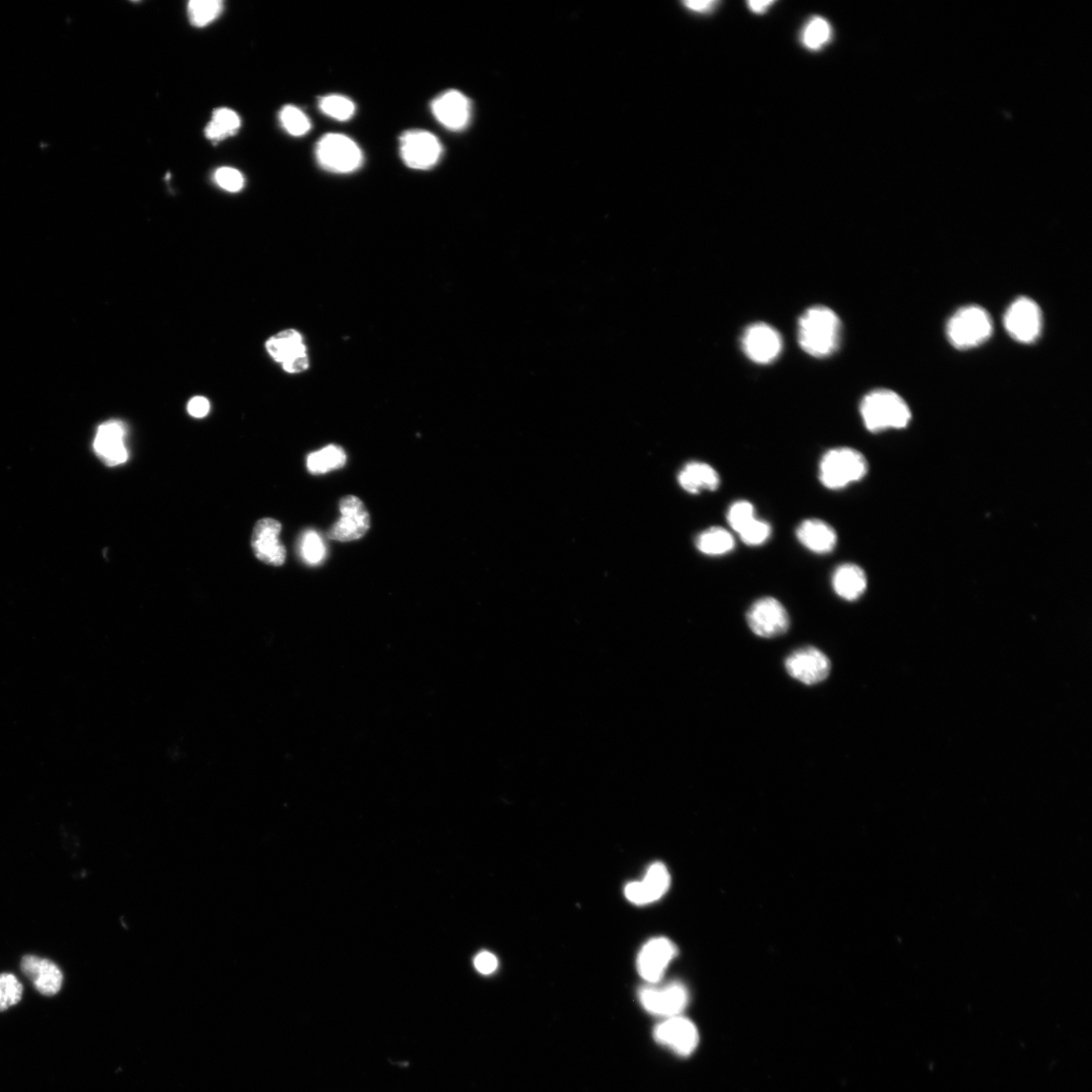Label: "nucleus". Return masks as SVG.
I'll use <instances>...</instances> for the list:
<instances>
[{
    "instance_id": "1",
    "label": "nucleus",
    "mask_w": 1092,
    "mask_h": 1092,
    "mask_svg": "<svg viewBox=\"0 0 1092 1092\" xmlns=\"http://www.w3.org/2000/svg\"><path fill=\"white\" fill-rule=\"evenodd\" d=\"M842 323L838 315L825 306L811 307L800 317L799 342L813 357H827L841 343Z\"/></svg>"
},
{
    "instance_id": "2",
    "label": "nucleus",
    "mask_w": 1092,
    "mask_h": 1092,
    "mask_svg": "<svg viewBox=\"0 0 1092 1092\" xmlns=\"http://www.w3.org/2000/svg\"><path fill=\"white\" fill-rule=\"evenodd\" d=\"M860 413L865 427L873 433L904 428L911 419L910 409L902 396L884 389L866 394Z\"/></svg>"
},
{
    "instance_id": "3",
    "label": "nucleus",
    "mask_w": 1092,
    "mask_h": 1092,
    "mask_svg": "<svg viewBox=\"0 0 1092 1092\" xmlns=\"http://www.w3.org/2000/svg\"><path fill=\"white\" fill-rule=\"evenodd\" d=\"M868 472L865 456L850 447L830 449L820 463V481L829 490L837 491L860 482Z\"/></svg>"
},
{
    "instance_id": "4",
    "label": "nucleus",
    "mask_w": 1092,
    "mask_h": 1092,
    "mask_svg": "<svg viewBox=\"0 0 1092 1092\" xmlns=\"http://www.w3.org/2000/svg\"><path fill=\"white\" fill-rule=\"evenodd\" d=\"M994 325L981 307L968 306L958 310L951 317L947 325V335L952 346L958 349L975 348L990 339Z\"/></svg>"
},
{
    "instance_id": "5",
    "label": "nucleus",
    "mask_w": 1092,
    "mask_h": 1092,
    "mask_svg": "<svg viewBox=\"0 0 1092 1092\" xmlns=\"http://www.w3.org/2000/svg\"><path fill=\"white\" fill-rule=\"evenodd\" d=\"M317 163L334 173H350L359 169L364 162L361 148L343 134H327L316 148Z\"/></svg>"
},
{
    "instance_id": "6",
    "label": "nucleus",
    "mask_w": 1092,
    "mask_h": 1092,
    "mask_svg": "<svg viewBox=\"0 0 1092 1092\" xmlns=\"http://www.w3.org/2000/svg\"><path fill=\"white\" fill-rule=\"evenodd\" d=\"M1004 327L1012 340L1024 344L1035 343L1043 327L1040 307L1029 297H1019L1005 312Z\"/></svg>"
},
{
    "instance_id": "7",
    "label": "nucleus",
    "mask_w": 1092,
    "mask_h": 1092,
    "mask_svg": "<svg viewBox=\"0 0 1092 1092\" xmlns=\"http://www.w3.org/2000/svg\"><path fill=\"white\" fill-rule=\"evenodd\" d=\"M400 152L404 164L417 170H427L440 162L443 145L430 132L413 130L400 138Z\"/></svg>"
},
{
    "instance_id": "8",
    "label": "nucleus",
    "mask_w": 1092,
    "mask_h": 1092,
    "mask_svg": "<svg viewBox=\"0 0 1092 1092\" xmlns=\"http://www.w3.org/2000/svg\"><path fill=\"white\" fill-rule=\"evenodd\" d=\"M747 622L750 630L764 639L781 637L790 626L787 610L777 599L772 597L754 602L747 613Z\"/></svg>"
},
{
    "instance_id": "9",
    "label": "nucleus",
    "mask_w": 1092,
    "mask_h": 1092,
    "mask_svg": "<svg viewBox=\"0 0 1092 1092\" xmlns=\"http://www.w3.org/2000/svg\"><path fill=\"white\" fill-rule=\"evenodd\" d=\"M742 347L751 362L769 365L777 360L783 349V342L776 329L765 323H756L744 332Z\"/></svg>"
},
{
    "instance_id": "10",
    "label": "nucleus",
    "mask_w": 1092,
    "mask_h": 1092,
    "mask_svg": "<svg viewBox=\"0 0 1092 1092\" xmlns=\"http://www.w3.org/2000/svg\"><path fill=\"white\" fill-rule=\"evenodd\" d=\"M785 668L793 679L811 686L828 677L830 662L823 651L807 647L791 653L786 659Z\"/></svg>"
},
{
    "instance_id": "11",
    "label": "nucleus",
    "mask_w": 1092,
    "mask_h": 1092,
    "mask_svg": "<svg viewBox=\"0 0 1092 1092\" xmlns=\"http://www.w3.org/2000/svg\"><path fill=\"white\" fill-rule=\"evenodd\" d=\"M340 508L342 519L330 529L329 539L345 543L364 538L370 527V518L363 501L355 495H346Z\"/></svg>"
},
{
    "instance_id": "12",
    "label": "nucleus",
    "mask_w": 1092,
    "mask_h": 1092,
    "mask_svg": "<svg viewBox=\"0 0 1092 1092\" xmlns=\"http://www.w3.org/2000/svg\"><path fill=\"white\" fill-rule=\"evenodd\" d=\"M640 1001L650 1014L669 1019L680 1016L688 1004L689 994L681 983H672L660 988H644L640 992Z\"/></svg>"
},
{
    "instance_id": "13",
    "label": "nucleus",
    "mask_w": 1092,
    "mask_h": 1092,
    "mask_svg": "<svg viewBox=\"0 0 1092 1092\" xmlns=\"http://www.w3.org/2000/svg\"><path fill=\"white\" fill-rule=\"evenodd\" d=\"M654 1039L681 1056L697 1050L699 1034L697 1026L680 1016L667 1019L654 1029Z\"/></svg>"
},
{
    "instance_id": "14",
    "label": "nucleus",
    "mask_w": 1092,
    "mask_h": 1092,
    "mask_svg": "<svg viewBox=\"0 0 1092 1092\" xmlns=\"http://www.w3.org/2000/svg\"><path fill=\"white\" fill-rule=\"evenodd\" d=\"M281 532L282 524L274 520L265 519L256 523L251 546L258 560L273 567L285 564L287 550L280 541Z\"/></svg>"
},
{
    "instance_id": "15",
    "label": "nucleus",
    "mask_w": 1092,
    "mask_h": 1092,
    "mask_svg": "<svg viewBox=\"0 0 1092 1092\" xmlns=\"http://www.w3.org/2000/svg\"><path fill=\"white\" fill-rule=\"evenodd\" d=\"M671 876L665 864L653 863L641 881L628 883L624 888L625 898L633 904L647 905L661 900L669 890Z\"/></svg>"
},
{
    "instance_id": "16",
    "label": "nucleus",
    "mask_w": 1092,
    "mask_h": 1092,
    "mask_svg": "<svg viewBox=\"0 0 1092 1092\" xmlns=\"http://www.w3.org/2000/svg\"><path fill=\"white\" fill-rule=\"evenodd\" d=\"M677 954V949L666 938L649 940L641 950L638 957V971L648 982L658 983L667 968Z\"/></svg>"
},
{
    "instance_id": "17",
    "label": "nucleus",
    "mask_w": 1092,
    "mask_h": 1092,
    "mask_svg": "<svg viewBox=\"0 0 1092 1092\" xmlns=\"http://www.w3.org/2000/svg\"><path fill=\"white\" fill-rule=\"evenodd\" d=\"M125 437L126 427L123 422L108 421L98 427L93 448L106 466L116 467L128 461Z\"/></svg>"
},
{
    "instance_id": "18",
    "label": "nucleus",
    "mask_w": 1092,
    "mask_h": 1092,
    "mask_svg": "<svg viewBox=\"0 0 1092 1092\" xmlns=\"http://www.w3.org/2000/svg\"><path fill=\"white\" fill-rule=\"evenodd\" d=\"M470 109V99L455 89L442 93L431 104L437 121L452 131L464 130L469 125Z\"/></svg>"
},
{
    "instance_id": "19",
    "label": "nucleus",
    "mask_w": 1092,
    "mask_h": 1092,
    "mask_svg": "<svg viewBox=\"0 0 1092 1092\" xmlns=\"http://www.w3.org/2000/svg\"><path fill=\"white\" fill-rule=\"evenodd\" d=\"M24 975L43 996L51 997L61 991L63 975L54 962L34 955L25 956L21 964Z\"/></svg>"
},
{
    "instance_id": "20",
    "label": "nucleus",
    "mask_w": 1092,
    "mask_h": 1092,
    "mask_svg": "<svg viewBox=\"0 0 1092 1092\" xmlns=\"http://www.w3.org/2000/svg\"><path fill=\"white\" fill-rule=\"evenodd\" d=\"M797 536L806 549L818 554L831 552L838 544L836 530L821 520L804 521L798 527Z\"/></svg>"
},
{
    "instance_id": "21",
    "label": "nucleus",
    "mask_w": 1092,
    "mask_h": 1092,
    "mask_svg": "<svg viewBox=\"0 0 1092 1092\" xmlns=\"http://www.w3.org/2000/svg\"><path fill=\"white\" fill-rule=\"evenodd\" d=\"M832 587L840 598L858 600L867 589L866 573L857 565L844 564L833 572Z\"/></svg>"
},
{
    "instance_id": "22",
    "label": "nucleus",
    "mask_w": 1092,
    "mask_h": 1092,
    "mask_svg": "<svg viewBox=\"0 0 1092 1092\" xmlns=\"http://www.w3.org/2000/svg\"><path fill=\"white\" fill-rule=\"evenodd\" d=\"M680 486L690 494L701 491H717L721 486V476L711 466L693 462L685 466L679 474Z\"/></svg>"
},
{
    "instance_id": "23",
    "label": "nucleus",
    "mask_w": 1092,
    "mask_h": 1092,
    "mask_svg": "<svg viewBox=\"0 0 1092 1092\" xmlns=\"http://www.w3.org/2000/svg\"><path fill=\"white\" fill-rule=\"evenodd\" d=\"M267 350L275 362L282 365L297 354L307 353L302 334L292 329L272 336L267 343Z\"/></svg>"
},
{
    "instance_id": "24",
    "label": "nucleus",
    "mask_w": 1092,
    "mask_h": 1092,
    "mask_svg": "<svg viewBox=\"0 0 1092 1092\" xmlns=\"http://www.w3.org/2000/svg\"><path fill=\"white\" fill-rule=\"evenodd\" d=\"M736 544L729 531L722 527H711L702 532L698 540L697 546L702 553L710 557H720L730 552Z\"/></svg>"
},
{
    "instance_id": "25",
    "label": "nucleus",
    "mask_w": 1092,
    "mask_h": 1092,
    "mask_svg": "<svg viewBox=\"0 0 1092 1092\" xmlns=\"http://www.w3.org/2000/svg\"><path fill=\"white\" fill-rule=\"evenodd\" d=\"M346 460V454L341 446L328 445L319 451L311 453L308 456L307 466L310 472L322 474L343 468Z\"/></svg>"
},
{
    "instance_id": "26",
    "label": "nucleus",
    "mask_w": 1092,
    "mask_h": 1092,
    "mask_svg": "<svg viewBox=\"0 0 1092 1092\" xmlns=\"http://www.w3.org/2000/svg\"><path fill=\"white\" fill-rule=\"evenodd\" d=\"M241 126V117L229 109L216 110L212 122L206 128V136L210 140L221 141L234 135Z\"/></svg>"
},
{
    "instance_id": "27",
    "label": "nucleus",
    "mask_w": 1092,
    "mask_h": 1092,
    "mask_svg": "<svg viewBox=\"0 0 1092 1092\" xmlns=\"http://www.w3.org/2000/svg\"><path fill=\"white\" fill-rule=\"evenodd\" d=\"M190 23L195 27H205L215 21L223 11L220 0H192L189 4Z\"/></svg>"
},
{
    "instance_id": "28",
    "label": "nucleus",
    "mask_w": 1092,
    "mask_h": 1092,
    "mask_svg": "<svg viewBox=\"0 0 1092 1092\" xmlns=\"http://www.w3.org/2000/svg\"><path fill=\"white\" fill-rule=\"evenodd\" d=\"M831 38V27L826 19L816 16L810 19L803 30L801 41L809 50H820Z\"/></svg>"
},
{
    "instance_id": "29",
    "label": "nucleus",
    "mask_w": 1092,
    "mask_h": 1092,
    "mask_svg": "<svg viewBox=\"0 0 1092 1092\" xmlns=\"http://www.w3.org/2000/svg\"><path fill=\"white\" fill-rule=\"evenodd\" d=\"M319 108L322 113L337 121H348L355 113V105L351 99L340 94L321 97Z\"/></svg>"
},
{
    "instance_id": "30",
    "label": "nucleus",
    "mask_w": 1092,
    "mask_h": 1092,
    "mask_svg": "<svg viewBox=\"0 0 1092 1092\" xmlns=\"http://www.w3.org/2000/svg\"><path fill=\"white\" fill-rule=\"evenodd\" d=\"M23 985L11 973L0 975V1011L15 1005L22 1000Z\"/></svg>"
},
{
    "instance_id": "31",
    "label": "nucleus",
    "mask_w": 1092,
    "mask_h": 1092,
    "mask_svg": "<svg viewBox=\"0 0 1092 1092\" xmlns=\"http://www.w3.org/2000/svg\"><path fill=\"white\" fill-rule=\"evenodd\" d=\"M280 120L285 130L295 137L304 136L311 129L309 117L293 106H287L282 110Z\"/></svg>"
},
{
    "instance_id": "32",
    "label": "nucleus",
    "mask_w": 1092,
    "mask_h": 1092,
    "mask_svg": "<svg viewBox=\"0 0 1092 1092\" xmlns=\"http://www.w3.org/2000/svg\"><path fill=\"white\" fill-rule=\"evenodd\" d=\"M301 553L308 564L312 566L321 564L326 555V546L321 536L316 531H307L302 539Z\"/></svg>"
},
{
    "instance_id": "33",
    "label": "nucleus",
    "mask_w": 1092,
    "mask_h": 1092,
    "mask_svg": "<svg viewBox=\"0 0 1092 1092\" xmlns=\"http://www.w3.org/2000/svg\"><path fill=\"white\" fill-rule=\"evenodd\" d=\"M756 519L754 507L748 501L734 502L727 513V522L738 534Z\"/></svg>"
},
{
    "instance_id": "34",
    "label": "nucleus",
    "mask_w": 1092,
    "mask_h": 1092,
    "mask_svg": "<svg viewBox=\"0 0 1092 1092\" xmlns=\"http://www.w3.org/2000/svg\"><path fill=\"white\" fill-rule=\"evenodd\" d=\"M771 533V525L766 521L756 519L741 531L739 535L745 545L749 546H760L770 539Z\"/></svg>"
},
{
    "instance_id": "35",
    "label": "nucleus",
    "mask_w": 1092,
    "mask_h": 1092,
    "mask_svg": "<svg viewBox=\"0 0 1092 1092\" xmlns=\"http://www.w3.org/2000/svg\"><path fill=\"white\" fill-rule=\"evenodd\" d=\"M216 185L230 192H237L244 187V177L241 172L231 167L218 168L215 173Z\"/></svg>"
},
{
    "instance_id": "36",
    "label": "nucleus",
    "mask_w": 1092,
    "mask_h": 1092,
    "mask_svg": "<svg viewBox=\"0 0 1092 1092\" xmlns=\"http://www.w3.org/2000/svg\"><path fill=\"white\" fill-rule=\"evenodd\" d=\"M474 967L481 975L490 976L498 968V960L492 952L484 951L476 955L473 961Z\"/></svg>"
},
{
    "instance_id": "37",
    "label": "nucleus",
    "mask_w": 1092,
    "mask_h": 1092,
    "mask_svg": "<svg viewBox=\"0 0 1092 1092\" xmlns=\"http://www.w3.org/2000/svg\"><path fill=\"white\" fill-rule=\"evenodd\" d=\"M210 408V402L204 396H194L188 405V411L194 419H204L209 414Z\"/></svg>"
},
{
    "instance_id": "38",
    "label": "nucleus",
    "mask_w": 1092,
    "mask_h": 1092,
    "mask_svg": "<svg viewBox=\"0 0 1092 1092\" xmlns=\"http://www.w3.org/2000/svg\"><path fill=\"white\" fill-rule=\"evenodd\" d=\"M283 368L290 373H299L307 370L309 368L308 354L301 353L292 357V359L283 364Z\"/></svg>"
},
{
    "instance_id": "39",
    "label": "nucleus",
    "mask_w": 1092,
    "mask_h": 1092,
    "mask_svg": "<svg viewBox=\"0 0 1092 1092\" xmlns=\"http://www.w3.org/2000/svg\"><path fill=\"white\" fill-rule=\"evenodd\" d=\"M719 3L711 2V0H703V2H686L684 5L687 9L699 13H704L712 11Z\"/></svg>"
},
{
    "instance_id": "40",
    "label": "nucleus",
    "mask_w": 1092,
    "mask_h": 1092,
    "mask_svg": "<svg viewBox=\"0 0 1092 1092\" xmlns=\"http://www.w3.org/2000/svg\"><path fill=\"white\" fill-rule=\"evenodd\" d=\"M774 4H775V2H772V0H769V2H767V0H762V2H752L751 0V2L748 3V6L752 13L762 14L767 12V10Z\"/></svg>"
}]
</instances>
